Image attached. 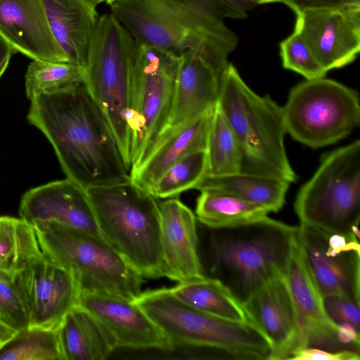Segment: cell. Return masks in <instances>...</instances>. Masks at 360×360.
<instances>
[{
	"label": "cell",
	"mask_w": 360,
	"mask_h": 360,
	"mask_svg": "<svg viewBox=\"0 0 360 360\" xmlns=\"http://www.w3.org/2000/svg\"><path fill=\"white\" fill-rule=\"evenodd\" d=\"M30 101L27 119L47 137L68 179L87 189L130 178L115 136L83 82Z\"/></svg>",
	"instance_id": "6da1fadb"
},
{
	"label": "cell",
	"mask_w": 360,
	"mask_h": 360,
	"mask_svg": "<svg viewBox=\"0 0 360 360\" xmlns=\"http://www.w3.org/2000/svg\"><path fill=\"white\" fill-rule=\"evenodd\" d=\"M245 0H115L110 13L139 44L194 52L219 75L238 37L226 18L246 17Z\"/></svg>",
	"instance_id": "7a4b0ae2"
},
{
	"label": "cell",
	"mask_w": 360,
	"mask_h": 360,
	"mask_svg": "<svg viewBox=\"0 0 360 360\" xmlns=\"http://www.w3.org/2000/svg\"><path fill=\"white\" fill-rule=\"evenodd\" d=\"M297 229L268 216L231 227L198 221L202 275L219 281L243 304L266 282L285 274Z\"/></svg>",
	"instance_id": "3957f363"
},
{
	"label": "cell",
	"mask_w": 360,
	"mask_h": 360,
	"mask_svg": "<svg viewBox=\"0 0 360 360\" xmlns=\"http://www.w3.org/2000/svg\"><path fill=\"white\" fill-rule=\"evenodd\" d=\"M86 192L105 240L143 278L163 276L158 198L130 178Z\"/></svg>",
	"instance_id": "277c9868"
},
{
	"label": "cell",
	"mask_w": 360,
	"mask_h": 360,
	"mask_svg": "<svg viewBox=\"0 0 360 360\" xmlns=\"http://www.w3.org/2000/svg\"><path fill=\"white\" fill-rule=\"evenodd\" d=\"M218 104L240 146L241 172L294 182L296 174L284 145L282 106L252 91L231 63L220 76Z\"/></svg>",
	"instance_id": "5b68a950"
},
{
	"label": "cell",
	"mask_w": 360,
	"mask_h": 360,
	"mask_svg": "<svg viewBox=\"0 0 360 360\" xmlns=\"http://www.w3.org/2000/svg\"><path fill=\"white\" fill-rule=\"evenodd\" d=\"M171 344L226 352L234 359H267L270 346L250 322L218 317L192 307L169 288L148 290L134 300Z\"/></svg>",
	"instance_id": "8992f818"
},
{
	"label": "cell",
	"mask_w": 360,
	"mask_h": 360,
	"mask_svg": "<svg viewBox=\"0 0 360 360\" xmlns=\"http://www.w3.org/2000/svg\"><path fill=\"white\" fill-rule=\"evenodd\" d=\"M136 40L110 12L98 15L84 66L87 90L104 114L129 169V112Z\"/></svg>",
	"instance_id": "52a82bcc"
},
{
	"label": "cell",
	"mask_w": 360,
	"mask_h": 360,
	"mask_svg": "<svg viewBox=\"0 0 360 360\" xmlns=\"http://www.w3.org/2000/svg\"><path fill=\"white\" fill-rule=\"evenodd\" d=\"M32 226L41 250L73 274L81 291L133 300L141 293L143 277L104 238L55 221Z\"/></svg>",
	"instance_id": "ba28073f"
},
{
	"label": "cell",
	"mask_w": 360,
	"mask_h": 360,
	"mask_svg": "<svg viewBox=\"0 0 360 360\" xmlns=\"http://www.w3.org/2000/svg\"><path fill=\"white\" fill-rule=\"evenodd\" d=\"M294 210L300 224L359 236L360 141L325 154L299 190Z\"/></svg>",
	"instance_id": "9c48e42d"
},
{
	"label": "cell",
	"mask_w": 360,
	"mask_h": 360,
	"mask_svg": "<svg viewBox=\"0 0 360 360\" xmlns=\"http://www.w3.org/2000/svg\"><path fill=\"white\" fill-rule=\"evenodd\" d=\"M179 62V55L174 52L136 41L129 112L130 170L148 155L167 124Z\"/></svg>",
	"instance_id": "30bf717a"
},
{
	"label": "cell",
	"mask_w": 360,
	"mask_h": 360,
	"mask_svg": "<svg viewBox=\"0 0 360 360\" xmlns=\"http://www.w3.org/2000/svg\"><path fill=\"white\" fill-rule=\"evenodd\" d=\"M282 109L287 134L311 148L340 141L360 122L357 92L325 77L293 86Z\"/></svg>",
	"instance_id": "8fae6325"
},
{
	"label": "cell",
	"mask_w": 360,
	"mask_h": 360,
	"mask_svg": "<svg viewBox=\"0 0 360 360\" xmlns=\"http://www.w3.org/2000/svg\"><path fill=\"white\" fill-rule=\"evenodd\" d=\"M296 245L322 297L339 295L360 303L359 236L300 224Z\"/></svg>",
	"instance_id": "7c38bea8"
},
{
	"label": "cell",
	"mask_w": 360,
	"mask_h": 360,
	"mask_svg": "<svg viewBox=\"0 0 360 360\" xmlns=\"http://www.w3.org/2000/svg\"><path fill=\"white\" fill-rule=\"evenodd\" d=\"M29 311L31 326L56 329L78 305L80 288L73 274L42 251L15 278Z\"/></svg>",
	"instance_id": "4fadbf2b"
},
{
	"label": "cell",
	"mask_w": 360,
	"mask_h": 360,
	"mask_svg": "<svg viewBox=\"0 0 360 360\" xmlns=\"http://www.w3.org/2000/svg\"><path fill=\"white\" fill-rule=\"evenodd\" d=\"M251 323L268 340V360L290 359L304 347V335L285 274L260 286L242 304Z\"/></svg>",
	"instance_id": "5bb4252c"
},
{
	"label": "cell",
	"mask_w": 360,
	"mask_h": 360,
	"mask_svg": "<svg viewBox=\"0 0 360 360\" xmlns=\"http://www.w3.org/2000/svg\"><path fill=\"white\" fill-rule=\"evenodd\" d=\"M295 30L327 72L345 67L360 51V6L296 13Z\"/></svg>",
	"instance_id": "9a60e30c"
},
{
	"label": "cell",
	"mask_w": 360,
	"mask_h": 360,
	"mask_svg": "<svg viewBox=\"0 0 360 360\" xmlns=\"http://www.w3.org/2000/svg\"><path fill=\"white\" fill-rule=\"evenodd\" d=\"M78 305L91 314L112 335L117 347L170 350L174 347L134 300L81 291Z\"/></svg>",
	"instance_id": "2e32d148"
},
{
	"label": "cell",
	"mask_w": 360,
	"mask_h": 360,
	"mask_svg": "<svg viewBox=\"0 0 360 360\" xmlns=\"http://www.w3.org/2000/svg\"><path fill=\"white\" fill-rule=\"evenodd\" d=\"M19 215L31 225L41 221H55L103 238L86 189L68 178L25 192L20 200Z\"/></svg>",
	"instance_id": "e0dca14e"
},
{
	"label": "cell",
	"mask_w": 360,
	"mask_h": 360,
	"mask_svg": "<svg viewBox=\"0 0 360 360\" xmlns=\"http://www.w3.org/2000/svg\"><path fill=\"white\" fill-rule=\"evenodd\" d=\"M285 276L296 307L304 347L330 352L348 350L357 352L342 329L328 316L322 296L314 285L297 245L289 259Z\"/></svg>",
	"instance_id": "ac0fdd59"
},
{
	"label": "cell",
	"mask_w": 360,
	"mask_h": 360,
	"mask_svg": "<svg viewBox=\"0 0 360 360\" xmlns=\"http://www.w3.org/2000/svg\"><path fill=\"white\" fill-rule=\"evenodd\" d=\"M163 276L184 282L202 275L198 220L177 197L159 202Z\"/></svg>",
	"instance_id": "d6986e66"
},
{
	"label": "cell",
	"mask_w": 360,
	"mask_h": 360,
	"mask_svg": "<svg viewBox=\"0 0 360 360\" xmlns=\"http://www.w3.org/2000/svg\"><path fill=\"white\" fill-rule=\"evenodd\" d=\"M0 34L33 60L68 63L51 29L43 0H1Z\"/></svg>",
	"instance_id": "ffe728a7"
},
{
	"label": "cell",
	"mask_w": 360,
	"mask_h": 360,
	"mask_svg": "<svg viewBox=\"0 0 360 360\" xmlns=\"http://www.w3.org/2000/svg\"><path fill=\"white\" fill-rule=\"evenodd\" d=\"M220 76L194 52L179 55L171 112L156 143L214 108L219 99Z\"/></svg>",
	"instance_id": "44dd1931"
},
{
	"label": "cell",
	"mask_w": 360,
	"mask_h": 360,
	"mask_svg": "<svg viewBox=\"0 0 360 360\" xmlns=\"http://www.w3.org/2000/svg\"><path fill=\"white\" fill-rule=\"evenodd\" d=\"M212 110L159 141L145 160L130 170V179L151 192L173 164L191 153L206 150Z\"/></svg>",
	"instance_id": "7402d4cb"
},
{
	"label": "cell",
	"mask_w": 360,
	"mask_h": 360,
	"mask_svg": "<svg viewBox=\"0 0 360 360\" xmlns=\"http://www.w3.org/2000/svg\"><path fill=\"white\" fill-rule=\"evenodd\" d=\"M53 34L68 63L84 67L98 18L96 7L83 0H43Z\"/></svg>",
	"instance_id": "603a6c76"
},
{
	"label": "cell",
	"mask_w": 360,
	"mask_h": 360,
	"mask_svg": "<svg viewBox=\"0 0 360 360\" xmlns=\"http://www.w3.org/2000/svg\"><path fill=\"white\" fill-rule=\"evenodd\" d=\"M57 329L64 360H103L117 348L110 332L79 305L67 314Z\"/></svg>",
	"instance_id": "cb8c5ba5"
},
{
	"label": "cell",
	"mask_w": 360,
	"mask_h": 360,
	"mask_svg": "<svg viewBox=\"0 0 360 360\" xmlns=\"http://www.w3.org/2000/svg\"><path fill=\"white\" fill-rule=\"evenodd\" d=\"M290 184L276 176L240 172L224 176L205 175L195 189L231 195L263 207L269 212H276L285 203Z\"/></svg>",
	"instance_id": "d4e9b609"
},
{
	"label": "cell",
	"mask_w": 360,
	"mask_h": 360,
	"mask_svg": "<svg viewBox=\"0 0 360 360\" xmlns=\"http://www.w3.org/2000/svg\"><path fill=\"white\" fill-rule=\"evenodd\" d=\"M186 304L223 319L250 322L243 306L217 279L202 276L169 288Z\"/></svg>",
	"instance_id": "484cf974"
},
{
	"label": "cell",
	"mask_w": 360,
	"mask_h": 360,
	"mask_svg": "<svg viewBox=\"0 0 360 360\" xmlns=\"http://www.w3.org/2000/svg\"><path fill=\"white\" fill-rule=\"evenodd\" d=\"M200 192L195 217L198 222L209 227L240 226L261 220L269 213L263 207L231 195L210 190Z\"/></svg>",
	"instance_id": "4316f807"
},
{
	"label": "cell",
	"mask_w": 360,
	"mask_h": 360,
	"mask_svg": "<svg viewBox=\"0 0 360 360\" xmlns=\"http://www.w3.org/2000/svg\"><path fill=\"white\" fill-rule=\"evenodd\" d=\"M41 251L31 224L21 218L0 217V274L15 279Z\"/></svg>",
	"instance_id": "83f0119b"
},
{
	"label": "cell",
	"mask_w": 360,
	"mask_h": 360,
	"mask_svg": "<svg viewBox=\"0 0 360 360\" xmlns=\"http://www.w3.org/2000/svg\"><path fill=\"white\" fill-rule=\"evenodd\" d=\"M206 153V176H224L242 171L240 146L218 102L212 112Z\"/></svg>",
	"instance_id": "f1b7e54d"
},
{
	"label": "cell",
	"mask_w": 360,
	"mask_h": 360,
	"mask_svg": "<svg viewBox=\"0 0 360 360\" xmlns=\"http://www.w3.org/2000/svg\"><path fill=\"white\" fill-rule=\"evenodd\" d=\"M0 360H64L58 329L30 327L0 350Z\"/></svg>",
	"instance_id": "f546056e"
},
{
	"label": "cell",
	"mask_w": 360,
	"mask_h": 360,
	"mask_svg": "<svg viewBox=\"0 0 360 360\" xmlns=\"http://www.w3.org/2000/svg\"><path fill=\"white\" fill-rule=\"evenodd\" d=\"M206 172V150L191 153L169 167L157 180L150 193L158 199L178 197L182 192L195 188Z\"/></svg>",
	"instance_id": "4dcf8cb0"
},
{
	"label": "cell",
	"mask_w": 360,
	"mask_h": 360,
	"mask_svg": "<svg viewBox=\"0 0 360 360\" xmlns=\"http://www.w3.org/2000/svg\"><path fill=\"white\" fill-rule=\"evenodd\" d=\"M84 74V67L70 63L33 60L25 77L27 96L31 100L38 94L82 82Z\"/></svg>",
	"instance_id": "1f68e13d"
},
{
	"label": "cell",
	"mask_w": 360,
	"mask_h": 360,
	"mask_svg": "<svg viewBox=\"0 0 360 360\" xmlns=\"http://www.w3.org/2000/svg\"><path fill=\"white\" fill-rule=\"evenodd\" d=\"M280 56L284 68L294 71L305 79L324 77L323 68L311 48L299 33L293 32L280 43Z\"/></svg>",
	"instance_id": "d6a6232c"
},
{
	"label": "cell",
	"mask_w": 360,
	"mask_h": 360,
	"mask_svg": "<svg viewBox=\"0 0 360 360\" xmlns=\"http://www.w3.org/2000/svg\"><path fill=\"white\" fill-rule=\"evenodd\" d=\"M0 321L17 332L31 326L28 309L15 279L1 274Z\"/></svg>",
	"instance_id": "836d02e7"
},
{
	"label": "cell",
	"mask_w": 360,
	"mask_h": 360,
	"mask_svg": "<svg viewBox=\"0 0 360 360\" xmlns=\"http://www.w3.org/2000/svg\"><path fill=\"white\" fill-rule=\"evenodd\" d=\"M322 302L328 316L336 325L349 324L360 330V303L339 295L323 296Z\"/></svg>",
	"instance_id": "e575fe53"
},
{
	"label": "cell",
	"mask_w": 360,
	"mask_h": 360,
	"mask_svg": "<svg viewBox=\"0 0 360 360\" xmlns=\"http://www.w3.org/2000/svg\"><path fill=\"white\" fill-rule=\"evenodd\" d=\"M295 13L311 10L339 9L360 6V0H285Z\"/></svg>",
	"instance_id": "d590c367"
},
{
	"label": "cell",
	"mask_w": 360,
	"mask_h": 360,
	"mask_svg": "<svg viewBox=\"0 0 360 360\" xmlns=\"http://www.w3.org/2000/svg\"><path fill=\"white\" fill-rule=\"evenodd\" d=\"M359 353L352 351L330 352L302 347L292 354L290 360H359Z\"/></svg>",
	"instance_id": "8d00e7d4"
},
{
	"label": "cell",
	"mask_w": 360,
	"mask_h": 360,
	"mask_svg": "<svg viewBox=\"0 0 360 360\" xmlns=\"http://www.w3.org/2000/svg\"><path fill=\"white\" fill-rule=\"evenodd\" d=\"M15 50L0 34V77L6 70Z\"/></svg>",
	"instance_id": "74e56055"
},
{
	"label": "cell",
	"mask_w": 360,
	"mask_h": 360,
	"mask_svg": "<svg viewBox=\"0 0 360 360\" xmlns=\"http://www.w3.org/2000/svg\"><path fill=\"white\" fill-rule=\"evenodd\" d=\"M16 333L17 331L9 328L0 321V342L3 344H6L11 340Z\"/></svg>",
	"instance_id": "f35d334b"
},
{
	"label": "cell",
	"mask_w": 360,
	"mask_h": 360,
	"mask_svg": "<svg viewBox=\"0 0 360 360\" xmlns=\"http://www.w3.org/2000/svg\"><path fill=\"white\" fill-rule=\"evenodd\" d=\"M93 6H94L95 7H97L99 4H105L108 6H110V4H112L115 0H83Z\"/></svg>",
	"instance_id": "ab89813d"
},
{
	"label": "cell",
	"mask_w": 360,
	"mask_h": 360,
	"mask_svg": "<svg viewBox=\"0 0 360 360\" xmlns=\"http://www.w3.org/2000/svg\"><path fill=\"white\" fill-rule=\"evenodd\" d=\"M257 4H271V3H283L285 4V0H245Z\"/></svg>",
	"instance_id": "60d3db41"
},
{
	"label": "cell",
	"mask_w": 360,
	"mask_h": 360,
	"mask_svg": "<svg viewBox=\"0 0 360 360\" xmlns=\"http://www.w3.org/2000/svg\"><path fill=\"white\" fill-rule=\"evenodd\" d=\"M4 344H3L1 342H0V350L1 349V347L4 346Z\"/></svg>",
	"instance_id": "b9f144b4"
},
{
	"label": "cell",
	"mask_w": 360,
	"mask_h": 360,
	"mask_svg": "<svg viewBox=\"0 0 360 360\" xmlns=\"http://www.w3.org/2000/svg\"><path fill=\"white\" fill-rule=\"evenodd\" d=\"M1 1V0H0V1Z\"/></svg>",
	"instance_id": "7bdbcfd3"
}]
</instances>
